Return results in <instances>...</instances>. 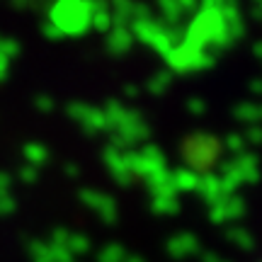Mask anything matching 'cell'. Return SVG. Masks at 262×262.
Wrapping results in <instances>:
<instances>
[{
	"mask_svg": "<svg viewBox=\"0 0 262 262\" xmlns=\"http://www.w3.org/2000/svg\"><path fill=\"white\" fill-rule=\"evenodd\" d=\"M158 10L163 12V17H158L160 22H165L168 27H175L187 10H194V5H192V3H172V0H163V3L158 5Z\"/></svg>",
	"mask_w": 262,
	"mask_h": 262,
	"instance_id": "4fadbf2b",
	"label": "cell"
},
{
	"mask_svg": "<svg viewBox=\"0 0 262 262\" xmlns=\"http://www.w3.org/2000/svg\"><path fill=\"white\" fill-rule=\"evenodd\" d=\"M102 160L107 170H110V175L117 185H131L134 182V172H131V163H129V150H119L114 148V146H107L102 150Z\"/></svg>",
	"mask_w": 262,
	"mask_h": 262,
	"instance_id": "8992f818",
	"label": "cell"
},
{
	"mask_svg": "<svg viewBox=\"0 0 262 262\" xmlns=\"http://www.w3.org/2000/svg\"><path fill=\"white\" fill-rule=\"evenodd\" d=\"M194 194L199 199H204L209 209L216 204H221L226 196H231V192L224 187V182L219 178V172H204V175H199V182H196V189Z\"/></svg>",
	"mask_w": 262,
	"mask_h": 262,
	"instance_id": "ba28073f",
	"label": "cell"
},
{
	"mask_svg": "<svg viewBox=\"0 0 262 262\" xmlns=\"http://www.w3.org/2000/svg\"><path fill=\"white\" fill-rule=\"evenodd\" d=\"M66 114H68L88 136H95V134L107 131V119H104L102 107H93V104H88V102H68Z\"/></svg>",
	"mask_w": 262,
	"mask_h": 262,
	"instance_id": "5b68a950",
	"label": "cell"
},
{
	"mask_svg": "<svg viewBox=\"0 0 262 262\" xmlns=\"http://www.w3.org/2000/svg\"><path fill=\"white\" fill-rule=\"evenodd\" d=\"M63 172L68 175V178H78V175H80V168H78L75 163H66V165H63Z\"/></svg>",
	"mask_w": 262,
	"mask_h": 262,
	"instance_id": "836d02e7",
	"label": "cell"
},
{
	"mask_svg": "<svg viewBox=\"0 0 262 262\" xmlns=\"http://www.w3.org/2000/svg\"><path fill=\"white\" fill-rule=\"evenodd\" d=\"M129 163L134 178H141L146 185L168 172V158L156 143H146L141 150H129Z\"/></svg>",
	"mask_w": 262,
	"mask_h": 262,
	"instance_id": "3957f363",
	"label": "cell"
},
{
	"mask_svg": "<svg viewBox=\"0 0 262 262\" xmlns=\"http://www.w3.org/2000/svg\"><path fill=\"white\" fill-rule=\"evenodd\" d=\"M221 143H224V148L231 153V158H235V156H243L245 146H248V143H245V139H243V134H228Z\"/></svg>",
	"mask_w": 262,
	"mask_h": 262,
	"instance_id": "cb8c5ba5",
	"label": "cell"
},
{
	"mask_svg": "<svg viewBox=\"0 0 262 262\" xmlns=\"http://www.w3.org/2000/svg\"><path fill=\"white\" fill-rule=\"evenodd\" d=\"M27 255L32 262H54V253H51L49 241H29Z\"/></svg>",
	"mask_w": 262,
	"mask_h": 262,
	"instance_id": "44dd1931",
	"label": "cell"
},
{
	"mask_svg": "<svg viewBox=\"0 0 262 262\" xmlns=\"http://www.w3.org/2000/svg\"><path fill=\"white\" fill-rule=\"evenodd\" d=\"M80 202H83L88 209H93L104 224H117L119 209H117L114 196L104 194V192H100V189H80Z\"/></svg>",
	"mask_w": 262,
	"mask_h": 262,
	"instance_id": "52a82bcc",
	"label": "cell"
},
{
	"mask_svg": "<svg viewBox=\"0 0 262 262\" xmlns=\"http://www.w3.org/2000/svg\"><path fill=\"white\" fill-rule=\"evenodd\" d=\"M202 262H231L228 257H224L221 253H216V250H202Z\"/></svg>",
	"mask_w": 262,
	"mask_h": 262,
	"instance_id": "4dcf8cb0",
	"label": "cell"
},
{
	"mask_svg": "<svg viewBox=\"0 0 262 262\" xmlns=\"http://www.w3.org/2000/svg\"><path fill=\"white\" fill-rule=\"evenodd\" d=\"M226 241L235 245L238 250H243V253H253L255 250V235L248 228H241V226H231L226 231Z\"/></svg>",
	"mask_w": 262,
	"mask_h": 262,
	"instance_id": "9a60e30c",
	"label": "cell"
},
{
	"mask_svg": "<svg viewBox=\"0 0 262 262\" xmlns=\"http://www.w3.org/2000/svg\"><path fill=\"white\" fill-rule=\"evenodd\" d=\"M126 257H129V253L119 243H107L97 253V262H126Z\"/></svg>",
	"mask_w": 262,
	"mask_h": 262,
	"instance_id": "7402d4cb",
	"label": "cell"
},
{
	"mask_svg": "<svg viewBox=\"0 0 262 262\" xmlns=\"http://www.w3.org/2000/svg\"><path fill=\"white\" fill-rule=\"evenodd\" d=\"M165 248H168V255L172 260H185V257H192V255L202 253L199 238L192 231H180V233L170 235Z\"/></svg>",
	"mask_w": 262,
	"mask_h": 262,
	"instance_id": "30bf717a",
	"label": "cell"
},
{
	"mask_svg": "<svg viewBox=\"0 0 262 262\" xmlns=\"http://www.w3.org/2000/svg\"><path fill=\"white\" fill-rule=\"evenodd\" d=\"M253 54H255V56H257V58H260V61H262V41H257V44H255V47H253Z\"/></svg>",
	"mask_w": 262,
	"mask_h": 262,
	"instance_id": "8d00e7d4",
	"label": "cell"
},
{
	"mask_svg": "<svg viewBox=\"0 0 262 262\" xmlns=\"http://www.w3.org/2000/svg\"><path fill=\"white\" fill-rule=\"evenodd\" d=\"M10 78V61L5 56H0V83Z\"/></svg>",
	"mask_w": 262,
	"mask_h": 262,
	"instance_id": "d6a6232c",
	"label": "cell"
},
{
	"mask_svg": "<svg viewBox=\"0 0 262 262\" xmlns=\"http://www.w3.org/2000/svg\"><path fill=\"white\" fill-rule=\"evenodd\" d=\"M124 95H129V97H139V88H136V85H126V88H124Z\"/></svg>",
	"mask_w": 262,
	"mask_h": 262,
	"instance_id": "d590c367",
	"label": "cell"
},
{
	"mask_svg": "<svg viewBox=\"0 0 262 262\" xmlns=\"http://www.w3.org/2000/svg\"><path fill=\"white\" fill-rule=\"evenodd\" d=\"M90 10H93V29L107 34L112 25V12H110V5L107 3H90Z\"/></svg>",
	"mask_w": 262,
	"mask_h": 262,
	"instance_id": "e0dca14e",
	"label": "cell"
},
{
	"mask_svg": "<svg viewBox=\"0 0 262 262\" xmlns=\"http://www.w3.org/2000/svg\"><path fill=\"white\" fill-rule=\"evenodd\" d=\"M126 262H146L141 255H134V253H129V257H126Z\"/></svg>",
	"mask_w": 262,
	"mask_h": 262,
	"instance_id": "74e56055",
	"label": "cell"
},
{
	"mask_svg": "<svg viewBox=\"0 0 262 262\" xmlns=\"http://www.w3.org/2000/svg\"><path fill=\"white\" fill-rule=\"evenodd\" d=\"M224 150V143L211 134H192L182 143V158L187 168L196 175H204L219 163V156Z\"/></svg>",
	"mask_w": 262,
	"mask_h": 262,
	"instance_id": "7a4b0ae2",
	"label": "cell"
},
{
	"mask_svg": "<svg viewBox=\"0 0 262 262\" xmlns=\"http://www.w3.org/2000/svg\"><path fill=\"white\" fill-rule=\"evenodd\" d=\"M10 185H12L10 175H8V172H0V196H3V194H10Z\"/></svg>",
	"mask_w": 262,
	"mask_h": 262,
	"instance_id": "1f68e13d",
	"label": "cell"
},
{
	"mask_svg": "<svg viewBox=\"0 0 262 262\" xmlns=\"http://www.w3.org/2000/svg\"><path fill=\"white\" fill-rule=\"evenodd\" d=\"M34 107H37L41 114H49L54 110V100H51L49 95H37V97H34Z\"/></svg>",
	"mask_w": 262,
	"mask_h": 262,
	"instance_id": "f1b7e54d",
	"label": "cell"
},
{
	"mask_svg": "<svg viewBox=\"0 0 262 262\" xmlns=\"http://www.w3.org/2000/svg\"><path fill=\"white\" fill-rule=\"evenodd\" d=\"M22 156H25V165L39 168V165L49 163V158H51V150H49L44 143H39V141H29V143H25V146H22Z\"/></svg>",
	"mask_w": 262,
	"mask_h": 262,
	"instance_id": "5bb4252c",
	"label": "cell"
},
{
	"mask_svg": "<svg viewBox=\"0 0 262 262\" xmlns=\"http://www.w3.org/2000/svg\"><path fill=\"white\" fill-rule=\"evenodd\" d=\"M233 117L238 122H245L248 126L262 124V104L257 102H241L233 107Z\"/></svg>",
	"mask_w": 262,
	"mask_h": 262,
	"instance_id": "2e32d148",
	"label": "cell"
},
{
	"mask_svg": "<svg viewBox=\"0 0 262 262\" xmlns=\"http://www.w3.org/2000/svg\"><path fill=\"white\" fill-rule=\"evenodd\" d=\"M170 85H172V73H170V71H158V73L148 80L146 90H148L150 95L160 97V95H165V90H170Z\"/></svg>",
	"mask_w": 262,
	"mask_h": 262,
	"instance_id": "603a6c76",
	"label": "cell"
},
{
	"mask_svg": "<svg viewBox=\"0 0 262 262\" xmlns=\"http://www.w3.org/2000/svg\"><path fill=\"white\" fill-rule=\"evenodd\" d=\"M41 34H44L47 39H51V41H58V39H63V34H61V32H58V29L54 27V25H51L49 19H44V22H41Z\"/></svg>",
	"mask_w": 262,
	"mask_h": 262,
	"instance_id": "f546056e",
	"label": "cell"
},
{
	"mask_svg": "<svg viewBox=\"0 0 262 262\" xmlns=\"http://www.w3.org/2000/svg\"><path fill=\"white\" fill-rule=\"evenodd\" d=\"M168 63L172 71H180V73L185 71V73H189V71H202V68L214 66V56H211L206 49L199 47V44L185 39L180 47H175L168 54Z\"/></svg>",
	"mask_w": 262,
	"mask_h": 262,
	"instance_id": "277c9868",
	"label": "cell"
},
{
	"mask_svg": "<svg viewBox=\"0 0 262 262\" xmlns=\"http://www.w3.org/2000/svg\"><path fill=\"white\" fill-rule=\"evenodd\" d=\"M250 93H253L255 97H262V78H255V80H250Z\"/></svg>",
	"mask_w": 262,
	"mask_h": 262,
	"instance_id": "e575fe53",
	"label": "cell"
},
{
	"mask_svg": "<svg viewBox=\"0 0 262 262\" xmlns=\"http://www.w3.org/2000/svg\"><path fill=\"white\" fill-rule=\"evenodd\" d=\"M245 199L241 194H231L226 196L221 204H216L209 209V219L211 224H231V221H238L241 216H245Z\"/></svg>",
	"mask_w": 262,
	"mask_h": 262,
	"instance_id": "9c48e42d",
	"label": "cell"
},
{
	"mask_svg": "<svg viewBox=\"0 0 262 262\" xmlns=\"http://www.w3.org/2000/svg\"><path fill=\"white\" fill-rule=\"evenodd\" d=\"M150 211L158 216H175L180 214V199L178 196H153L150 199Z\"/></svg>",
	"mask_w": 262,
	"mask_h": 262,
	"instance_id": "d6986e66",
	"label": "cell"
},
{
	"mask_svg": "<svg viewBox=\"0 0 262 262\" xmlns=\"http://www.w3.org/2000/svg\"><path fill=\"white\" fill-rule=\"evenodd\" d=\"M172 182H175L178 194H182V192H194L196 182H199V175L192 172L189 168H178V170H172Z\"/></svg>",
	"mask_w": 262,
	"mask_h": 262,
	"instance_id": "ac0fdd59",
	"label": "cell"
},
{
	"mask_svg": "<svg viewBox=\"0 0 262 262\" xmlns=\"http://www.w3.org/2000/svg\"><path fill=\"white\" fill-rule=\"evenodd\" d=\"M243 139L248 146H262V124L248 126V129L243 131Z\"/></svg>",
	"mask_w": 262,
	"mask_h": 262,
	"instance_id": "4316f807",
	"label": "cell"
},
{
	"mask_svg": "<svg viewBox=\"0 0 262 262\" xmlns=\"http://www.w3.org/2000/svg\"><path fill=\"white\" fill-rule=\"evenodd\" d=\"M233 165H235V172H238V178H241V182L243 185H255V182H260V158L255 156V153H248L245 150L243 156H235Z\"/></svg>",
	"mask_w": 262,
	"mask_h": 262,
	"instance_id": "8fae6325",
	"label": "cell"
},
{
	"mask_svg": "<svg viewBox=\"0 0 262 262\" xmlns=\"http://www.w3.org/2000/svg\"><path fill=\"white\" fill-rule=\"evenodd\" d=\"M47 19L63 37H83L93 27V10H90V3L68 0V3H56L49 10Z\"/></svg>",
	"mask_w": 262,
	"mask_h": 262,
	"instance_id": "6da1fadb",
	"label": "cell"
},
{
	"mask_svg": "<svg viewBox=\"0 0 262 262\" xmlns=\"http://www.w3.org/2000/svg\"><path fill=\"white\" fill-rule=\"evenodd\" d=\"M187 112L192 114V117H204V112H206V102H204V97H199V95H192L187 100Z\"/></svg>",
	"mask_w": 262,
	"mask_h": 262,
	"instance_id": "484cf974",
	"label": "cell"
},
{
	"mask_svg": "<svg viewBox=\"0 0 262 262\" xmlns=\"http://www.w3.org/2000/svg\"><path fill=\"white\" fill-rule=\"evenodd\" d=\"M73 262H78V260H73Z\"/></svg>",
	"mask_w": 262,
	"mask_h": 262,
	"instance_id": "f35d334b",
	"label": "cell"
},
{
	"mask_svg": "<svg viewBox=\"0 0 262 262\" xmlns=\"http://www.w3.org/2000/svg\"><path fill=\"white\" fill-rule=\"evenodd\" d=\"M19 54H22V44H19L15 37H3L0 39V56H5L8 61H15Z\"/></svg>",
	"mask_w": 262,
	"mask_h": 262,
	"instance_id": "d4e9b609",
	"label": "cell"
},
{
	"mask_svg": "<svg viewBox=\"0 0 262 262\" xmlns=\"http://www.w3.org/2000/svg\"><path fill=\"white\" fill-rule=\"evenodd\" d=\"M134 44V34H131L129 27H112L107 32V39H104V49L112 54V56H124L126 51Z\"/></svg>",
	"mask_w": 262,
	"mask_h": 262,
	"instance_id": "7c38bea8",
	"label": "cell"
},
{
	"mask_svg": "<svg viewBox=\"0 0 262 262\" xmlns=\"http://www.w3.org/2000/svg\"><path fill=\"white\" fill-rule=\"evenodd\" d=\"M19 180L25 182V185H34L39 180V168H32V165H22L19 168Z\"/></svg>",
	"mask_w": 262,
	"mask_h": 262,
	"instance_id": "83f0119b",
	"label": "cell"
},
{
	"mask_svg": "<svg viewBox=\"0 0 262 262\" xmlns=\"http://www.w3.org/2000/svg\"><path fill=\"white\" fill-rule=\"evenodd\" d=\"M90 248H93V243H90V238L83 233H75V231H71L68 233V243H66V250L73 255V257H83V255L90 253Z\"/></svg>",
	"mask_w": 262,
	"mask_h": 262,
	"instance_id": "ffe728a7",
	"label": "cell"
}]
</instances>
